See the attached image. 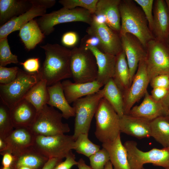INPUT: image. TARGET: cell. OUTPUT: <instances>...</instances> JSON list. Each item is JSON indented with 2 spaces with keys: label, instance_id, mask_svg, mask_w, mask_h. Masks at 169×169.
Returning <instances> with one entry per match:
<instances>
[{
  "label": "cell",
  "instance_id": "obj_1",
  "mask_svg": "<svg viewBox=\"0 0 169 169\" xmlns=\"http://www.w3.org/2000/svg\"><path fill=\"white\" fill-rule=\"evenodd\" d=\"M45 58L38 73L40 79L45 80L48 86L71 77L70 69L71 50L58 44L41 46Z\"/></svg>",
  "mask_w": 169,
  "mask_h": 169
},
{
  "label": "cell",
  "instance_id": "obj_2",
  "mask_svg": "<svg viewBox=\"0 0 169 169\" xmlns=\"http://www.w3.org/2000/svg\"><path fill=\"white\" fill-rule=\"evenodd\" d=\"M119 8L121 17L119 35L133 34L146 49L148 42L155 38L141 8L134 0H123Z\"/></svg>",
  "mask_w": 169,
  "mask_h": 169
},
{
  "label": "cell",
  "instance_id": "obj_3",
  "mask_svg": "<svg viewBox=\"0 0 169 169\" xmlns=\"http://www.w3.org/2000/svg\"><path fill=\"white\" fill-rule=\"evenodd\" d=\"M95 115V134L102 143L112 141L120 135V117L105 98L100 100Z\"/></svg>",
  "mask_w": 169,
  "mask_h": 169
},
{
  "label": "cell",
  "instance_id": "obj_4",
  "mask_svg": "<svg viewBox=\"0 0 169 169\" xmlns=\"http://www.w3.org/2000/svg\"><path fill=\"white\" fill-rule=\"evenodd\" d=\"M70 69L74 82L84 83L96 80L98 68L95 56L89 49L75 47L71 50Z\"/></svg>",
  "mask_w": 169,
  "mask_h": 169
},
{
  "label": "cell",
  "instance_id": "obj_5",
  "mask_svg": "<svg viewBox=\"0 0 169 169\" xmlns=\"http://www.w3.org/2000/svg\"><path fill=\"white\" fill-rule=\"evenodd\" d=\"M104 93L103 88L96 93L79 99L73 103L75 118L73 136L75 140L81 134H88L92 118Z\"/></svg>",
  "mask_w": 169,
  "mask_h": 169
},
{
  "label": "cell",
  "instance_id": "obj_6",
  "mask_svg": "<svg viewBox=\"0 0 169 169\" xmlns=\"http://www.w3.org/2000/svg\"><path fill=\"white\" fill-rule=\"evenodd\" d=\"M40 80L38 73H29L19 68L13 81L7 84H0V100L10 109L24 99Z\"/></svg>",
  "mask_w": 169,
  "mask_h": 169
},
{
  "label": "cell",
  "instance_id": "obj_7",
  "mask_svg": "<svg viewBox=\"0 0 169 169\" xmlns=\"http://www.w3.org/2000/svg\"><path fill=\"white\" fill-rule=\"evenodd\" d=\"M62 113L54 107L45 105L38 111L36 118L29 127L35 135L54 136L70 131L69 125L62 121Z\"/></svg>",
  "mask_w": 169,
  "mask_h": 169
},
{
  "label": "cell",
  "instance_id": "obj_8",
  "mask_svg": "<svg viewBox=\"0 0 169 169\" xmlns=\"http://www.w3.org/2000/svg\"><path fill=\"white\" fill-rule=\"evenodd\" d=\"M93 20L92 14L87 10L80 7L73 9L62 8L49 13H46L37 20L43 33L48 35L54 30V26L61 23L81 22L90 25Z\"/></svg>",
  "mask_w": 169,
  "mask_h": 169
},
{
  "label": "cell",
  "instance_id": "obj_9",
  "mask_svg": "<svg viewBox=\"0 0 169 169\" xmlns=\"http://www.w3.org/2000/svg\"><path fill=\"white\" fill-rule=\"evenodd\" d=\"M75 141L73 135H35L33 147L48 158L62 160L74 150Z\"/></svg>",
  "mask_w": 169,
  "mask_h": 169
},
{
  "label": "cell",
  "instance_id": "obj_10",
  "mask_svg": "<svg viewBox=\"0 0 169 169\" xmlns=\"http://www.w3.org/2000/svg\"><path fill=\"white\" fill-rule=\"evenodd\" d=\"M124 145L127 152L131 169H142L144 165L148 163L169 169V150L167 147L154 148L143 151L138 148L137 143L134 141H126Z\"/></svg>",
  "mask_w": 169,
  "mask_h": 169
},
{
  "label": "cell",
  "instance_id": "obj_11",
  "mask_svg": "<svg viewBox=\"0 0 169 169\" xmlns=\"http://www.w3.org/2000/svg\"><path fill=\"white\" fill-rule=\"evenodd\" d=\"M146 62L150 81L160 74H169V51L165 43L155 39L149 41L146 47Z\"/></svg>",
  "mask_w": 169,
  "mask_h": 169
},
{
  "label": "cell",
  "instance_id": "obj_12",
  "mask_svg": "<svg viewBox=\"0 0 169 169\" xmlns=\"http://www.w3.org/2000/svg\"><path fill=\"white\" fill-rule=\"evenodd\" d=\"M150 82L146 58L140 61L131 85L123 94L124 115H129L134 105L144 95Z\"/></svg>",
  "mask_w": 169,
  "mask_h": 169
},
{
  "label": "cell",
  "instance_id": "obj_13",
  "mask_svg": "<svg viewBox=\"0 0 169 169\" xmlns=\"http://www.w3.org/2000/svg\"><path fill=\"white\" fill-rule=\"evenodd\" d=\"M86 32L98 38L100 42L99 49L101 51L116 56L123 50L119 34L105 23L98 22L93 18Z\"/></svg>",
  "mask_w": 169,
  "mask_h": 169
},
{
  "label": "cell",
  "instance_id": "obj_14",
  "mask_svg": "<svg viewBox=\"0 0 169 169\" xmlns=\"http://www.w3.org/2000/svg\"><path fill=\"white\" fill-rule=\"evenodd\" d=\"M120 36L122 50L129 68L131 84L140 61L146 57V49L139 39L131 34L127 33Z\"/></svg>",
  "mask_w": 169,
  "mask_h": 169
},
{
  "label": "cell",
  "instance_id": "obj_15",
  "mask_svg": "<svg viewBox=\"0 0 169 169\" xmlns=\"http://www.w3.org/2000/svg\"><path fill=\"white\" fill-rule=\"evenodd\" d=\"M35 135L29 127L14 128L3 140L6 144V148L3 155L6 152L16 156L32 146Z\"/></svg>",
  "mask_w": 169,
  "mask_h": 169
},
{
  "label": "cell",
  "instance_id": "obj_16",
  "mask_svg": "<svg viewBox=\"0 0 169 169\" xmlns=\"http://www.w3.org/2000/svg\"><path fill=\"white\" fill-rule=\"evenodd\" d=\"M129 115L151 121L159 117L169 116V110L161 101L154 100L147 90L142 102L139 105L133 106Z\"/></svg>",
  "mask_w": 169,
  "mask_h": 169
},
{
  "label": "cell",
  "instance_id": "obj_17",
  "mask_svg": "<svg viewBox=\"0 0 169 169\" xmlns=\"http://www.w3.org/2000/svg\"><path fill=\"white\" fill-rule=\"evenodd\" d=\"M152 33L155 39L164 43L169 36V14L164 0L154 1Z\"/></svg>",
  "mask_w": 169,
  "mask_h": 169
},
{
  "label": "cell",
  "instance_id": "obj_18",
  "mask_svg": "<svg viewBox=\"0 0 169 169\" xmlns=\"http://www.w3.org/2000/svg\"><path fill=\"white\" fill-rule=\"evenodd\" d=\"M85 49L90 50L95 56L98 68V75L96 80L104 85L113 77L116 56L104 53L94 47L89 46Z\"/></svg>",
  "mask_w": 169,
  "mask_h": 169
},
{
  "label": "cell",
  "instance_id": "obj_19",
  "mask_svg": "<svg viewBox=\"0 0 169 169\" xmlns=\"http://www.w3.org/2000/svg\"><path fill=\"white\" fill-rule=\"evenodd\" d=\"M150 121L129 115H124L120 118V132L139 139L150 137Z\"/></svg>",
  "mask_w": 169,
  "mask_h": 169
},
{
  "label": "cell",
  "instance_id": "obj_20",
  "mask_svg": "<svg viewBox=\"0 0 169 169\" xmlns=\"http://www.w3.org/2000/svg\"><path fill=\"white\" fill-rule=\"evenodd\" d=\"M61 84L65 97L69 104L83 97L96 93L103 86L96 80L76 83L66 80L61 82Z\"/></svg>",
  "mask_w": 169,
  "mask_h": 169
},
{
  "label": "cell",
  "instance_id": "obj_21",
  "mask_svg": "<svg viewBox=\"0 0 169 169\" xmlns=\"http://www.w3.org/2000/svg\"><path fill=\"white\" fill-rule=\"evenodd\" d=\"M10 111L14 129L29 128L34 121L38 112L35 108L24 99L10 108Z\"/></svg>",
  "mask_w": 169,
  "mask_h": 169
},
{
  "label": "cell",
  "instance_id": "obj_22",
  "mask_svg": "<svg viewBox=\"0 0 169 169\" xmlns=\"http://www.w3.org/2000/svg\"><path fill=\"white\" fill-rule=\"evenodd\" d=\"M32 8L25 13L15 17L0 27V39L7 37L13 32L19 30L29 21L37 17L45 14L47 8L32 4Z\"/></svg>",
  "mask_w": 169,
  "mask_h": 169
},
{
  "label": "cell",
  "instance_id": "obj_23",
  "mask_svg": "<svg viewBox=\"0 0 169 169\" xmlns=\"http://www.w3.org/2000/svg\"><path fill=\"white\" fill-rule=\"evenodd\" d=\"M121 0H98L95 14L105 16L106 24L119 34L121 29V17L119 6Z\"/></svg>",
  "mask_w": 169,
  "mask_h": 169
},
{
  "label": "cell",
  "instance_id": "obj_24",
  "mask_svg": "<svg viewBox=\"0 0 169 169\" xmlns=\"http://www.w3.org/2000/svg\"><path fill=\"white\" fill-rule=\"evenodd\" d=\"M47 88L49 95L47 105L60 110L63 118L65 119L75 116V110L73 106L70 105L66 99L61 82L48 86Z\"/></svg>",
  "mask_w": 169,
  "mask_h": 169
},
{
  "label": "cell",
  "instance_id": "obj_25",
  "mask_svg": "<svg viewBox=\"0 0 169 169\" xmlns=\"http://www.w3.org/2000/svg\"><path fill=\"white\" fill-rule=\"evenodd\" d=\"M102 146L108 152L114 169H131L127 152L122 143L120 135L112 141L102 143Z\"/></svg>",
  "mask_w": 169,
  "mask_h": 169
},
{
  "label": "cell",
  "instance_id": "obj_26",
  "mask_svg": "<svg viewBox=\"0 0 169 169\" xmlns=\"http://www.w3.org/2000/svg\"><path fill=\"white\" fill-rule=\"evenodd\" d=\"M32 6L30 0H0L1 26L27 12Z\"/></svg>",
  "mask_w": 169,
  "mask_h": 169
},
{
  "label": "cell",
  "instance_id": "obj_27",
  "mask_svg": "<svg viewBox=\"0 0 169 169\" xmlns=\"http://www.w3.org/2000/svg\"><path fill=\"white\" fill-rule=\"evenodd\" d=\"M14 162L11 168L18 169L26 166L32 169H41L49 158L31 146L17 156H15Z\"/></svg>",
  "mask_w": 169,
  "mask_h": 169
},
{
  "label": "cell",
  "instance_id": "obj_28",
  "mask_svg": "<svg viewBox=\"0 0 169 169\" xmlns=\"http://www.w3.org/2000/svg\"><path fill=\"white\" fill-rule=\"evenodd\" d=\"M112 79L123 94L131 84L129 68L123 50L116 55L115 72Z\"/></svg>",
  "mask_w": 169,
  "mask_h": 169
},
{
  "label": "cell",
  "instance_id": "obj_29",
  "mask_svg": "<svg viewBox=\"0 0 169 169\" xmlns=\"http://www.w3.org/2000/svg\"><path fill=\"white\" fill-rule=\"evenodd\" d=\"M19 36L28 50L35 48L44 38L37 21L32 19L23 25L19 30Z\"/></svg>",
  "mask_w": 169,
  "mask_h": 169
},
{
  "label": "cell",
  "instance_id": "obj_30",
  "mask_svg": "<svg viewBox=\"0 0 169 169\" xmlns=\"http://www.w3.org/2000/svg\"><path fill=\"white\" fill-rule=\"evenodd\" d=\"M46 81L40 80L28 91L24 99L31 103L37 111L47 104L49 95Z\"/></svg>",
  "mask_w": 169,
  "mask_h": 169
},
{
  "label": "cell",
  "instance_id": "obj_31",
  "mask_svg": "<svg viewBox=\"0 0 169 169\" xmlns=\"http://www.w3.org/2000/svg\"><path fill=\"white\" fill-rule=\"evenodd\" d=\"M105 98L120 117L124 114L123 94L113 79H110L104 85Z\"/></svg>",
  "mask_w": 169,
  "mask_h": 169
},
{
  "label": "cell",
  "instance_id": "obj_32",
  "mask_svg": "<svg viewBox=\"0 0 169 169\" xmlns=\"http://www.w3.org/2000/svg\"><path fill=\"white\" fill-rule=\"evenodd\" d=\"M151 136L164 148L169 145V116L157 117L150 121Z\"/></svg>",
  "mask_w": 169,
  "mask_h": 169
},
{
  "label": "cell",
  "instance_id": "obj_33",
  "mask_svg": "<svg viewBox=\"0 0 169 169\" xmlns=\"http://www.w3.org/2000/svg\"><path fill=\"white\" fill-rule=\"evenodd\" d=\"M88 135L82 133L78 136L75 140L74 150L78 153L89 157L100 150V146L91 142Z\"/></svg>",
  "mask_w": 169,
  "mask_h": 169
},
{
  "label": "cell",
  "instance_id": "obj_34",
  "mask_svg": "<svg viewBox=\"0 0 169 169\" xmlns=\"http://www.w3.org/2000/svg\"><path fill=\"white\" fill-rule=\"evenodd\" d=\"M0 100V138L4 140L14 128L11 119L10 109Z\"/></svg>",
  "mask_w": 169,
  "mask_h": 169
},
{
  "label": "cell",
  "instance_id": "obj_35",
  "mask_svg": "<svg viewBox=\"0 0 169 169\" xmlns=\"http://www.w3.org/2000/svg\"><path fill=\"white\" fill-rule=\"evenodd\" d=\"M98 0H60L59 2L63 7L73 9L79 7L88 10L92 14L95 13Z\"/></svg>",
  "mask_w": 169,
  "mask_h": 169
},
{
  "label": "cell",
  "instance_id": "obj_36",
  "mask_svg": "<svg viewBox=\"0 0 169 169\" xmlns=\"http://www.w3.org/2000/svg\"><path fill=\"white\" fill-rule=\"evenodd\" d=\"M19 63L18 56L10 50L7 37L0 39V66L5 67L11 63Z\"/></svg>",
  "mask_w": 169,
  "mask_h": 169
},
{
  "label": "cell",
  "instance_id": "obj_37",
  "mask_svg": "<svg viewBox=\"0 0 169 169\" xmlns=\"http://www.w3.org/2000/svg\"><path fill=\"white\" fill-rule=\"evenodd\" d=\"M89 158L90 166L93 169H104L106 164L110 161L108 152L103 147Z\"/></svg>",
  "mask_w": 169,
  "mask_h": 169
},
{
  "label": "cell",
  "instance_id": "obj_38",
  "mask_svg": "<svg viewBox=\"0 0 169 169\" xmlns=\"http://www.w3.org/2000/svg\"><path fill=\"white\" fill-rule=\"evenodd\" d=\"M142 10L152 33L153 26V8L154 0H134Z\"/></svg>",
  "mask_w": 169,
  "mask_h": 169
},
{
  "label": "cell",
  "instance_id": "obj_39",
  "mask_svg": "<svg viewBox=\"0 0 169 169\" xmlns=\"http://www.w3.org/2000/svg\"><path fill=\"white\" fill-rule=\"evenodd\" d=\"M19 68L17 67L7 68L0 66V84H7L16 78Z\"/></svg>",
  "mask_w": 169,
  "mask_h": 169
},
{
  "label": "cell",
  "instance_id": "obj_40",
  "mask_svg": "<svg viewBox=\"0 0 169 169\" xmlns=\"http://www.w3.org/2000/svg\"><path fill=\"white\" fill-rule=\"evenodd\" d=\"M19 64L23 66L25 71L30 73H38L40 69L38 58L28 59Z\"/></svg>",
  "mask_w": 169,
  "mask_h": 169
},
{
  "label": "cell",
  "instance_id": "obj_41",
  "mask_svg": "<svg viewBox=\"0 0 169 169\" xmlns=\"http://www.w3.org/2000/svg\"><path fill=\"white\" fill-rule=\"evenodd\" d=\"M150 83L153 88L161 87L168 89L169 88V74H162L153 78Z\"/></svg>",
  "mask_w": 169,
  "mask_h": 169
},
{
  "label": "cell",
  "instance_id": "obj_42",
  "mask_svg": "<svg viewBox=\"0 0 169 169\" xmlns=\"http://www.w3.org/2000/svg\"><path fill=\"white\" fill-rule=\"evenodd\" d=\"M79 37L77 34L74 31H69L64 33L61 38V42L64 46L72 47L77 43Z\"/></svg>",
  "mask_w": 169,
  "mask_h": 169
},
{
  "label": "cell",
  "instance_id": "obj_43",
  "mask_svg": "<svg viewBox=\"0 0 169 169\" xmlns=\"http://www.w3.org/2000/svg\"><path fill=\"white\" fill-rule=\"evenodd\" d=\"M64 161L59 163L54 169H70L74 166L78 164V161L75 160L74 154L71 151L66 157Z\"/></svg>",
  "mask_w": 169,
  "mask_h": 169
},
{
  "label": "cell",
  "instance_id": "obj_44",
  "mask_svg": "<svg viewBox=\"0 0 169 169\" xmlns=\"http://www.w3.org/2000/svg\"><path fill=\"white\" fill-rule=\"evenodd\" d=\"M89 46L95 47L99 49V40L95 36L87 34L81 39L80 47L85 48Z\"/></svg>",
  "mask_w": 169,
  "mask_h": 169
},
{
  "label": "cell",
  "instance_id": "obj_45",
  "mask_svg": "<svg viewBox=\"0 0 169 169\" xmlns=\"http://www.w3.org/2000/svg\"><path fill=\"white\" fill-rule=\"evenodd\" d=\"M168 91V89L161 87H155L153 88L150 95L154 100L160 101L166 96Z\"/></svg>",
  "mask_w": 169,
  "mask_h": 169
},
{
  "label": "cell",
  "instance_id": "obj_46",
  "mask_svg": "<svg viewBox=\"0 0 169 169\" xmlns=\"http://www.w3.org/2000/svg\"><path fill=\"white\" fill-rule=\"evenodd\" d=\"M2 163L3 167H11L15 160V157L11 153L6 152L3 155Z\"/></svg>",
  "mask_w": 169,
  "mask_h": 169
},
{
  "label": "cell",
  "instance_id": "obj_47",
  "mask_svg": "<svg viewBox=\"0 0 169 169\" xmlns=\"http://www.w3.org/2000/svg\"><path fill=\"white\" fill-rule=\"evenodd\" d=\"M32 4L44 7L47 9L52 7L55 3V0H30Z\"/></svg>",
  "mask_w": 169,
  "mask_h": 169
},
{
  "label": "cell",
  "instance_id": "obj_48",
  "mask_svg": "<svg viewBox=\"0 0 169 169\" xmlns=\"http://www.w3.org/2000/svg\"><path fill=\"white\" fill-rule=\"evenodd\" d=\"M62 160L56 158H49L43 166L41 169H54Z\"/></svg>",
  "mask_w": 169,
  "mask_h": 169
},
{
  "label": "cell",
  "instance_id": "obj_49",
  "mask_svg": "<svg viewBox=\"0 0 169 169\" xmlns=\"http://www.w3.org/2000/svg\"><path fill=\"white\" fill-rule=\"evenodd\" d=\"M78 162L77 166L78 169H93L86 164L85 161L82 158L80 159Z\"/></svg>",
  "mask_w": 169,
  "mask_h": 169
},
{
  "label": "cell",
  "instance_id": "obj_50",
  "mask_svg": "<svg viewBox=\"0 0 169 169\" xmlns=\"http://www.w3.org/2000/svg\"><path fill=\"white\" fill-rule=\"evenodd\" d=\"M161 101L163 105L169 110V88L167 95Z\"/></svg>",
  "mask_w": 169,
  "mask_h": 169
},
{
  "label": "cell",
  "instance_id": "obj_51",
  "mask_svg": "<svg viewBox=\"0 0 169 169\" xmlns=\"http://www.w3.org/2000/svg\"><path fill=\"white\" fill-rule=\"evenodd\" d=\"M6 148V144L5 141L0 138V153L4 151Z\"/></svg>",
  "mask_w": 169,
  "mask_h": 169
},
{
  "label": "cell",
  "instance_id": "obj_52",
  "mask_svg": "<svg viewBox=\"0 0 169 169\" xmlns=\"http://www.w3.org/2000/svg\"><path fill=\"white\" fill-rule=\"evenodd\" d=\"M104 169H114L113 166L110 161L106 164Z\"/></svg>",
  "mask_w": 169,
  "mask_h": 169
},
{
  "label": "cell",
  "instance_id": "obj_53",
  "mask_svg": "<svg viewBox=\"0 0 169 169\" xmlns=\"http://www.w3.org/2000/svg\"><path fill=\"white\" fill-rule=\"evenodd\" d=\"M165 1L166 5L169 14V0H165Z\"/></svg>",
  "mask_w": 169,
  "mask_h": 169
},
{
  "label": "cell",
  "instance_id": "obj_54",
  "mask_svg": "<svg viewBox=\"0 0 169 169\" xmlns=\"http://www.w3.org/2000/svg\"><path fill=\"white\" fill-rule=\"evenodd\" d=\"M166 44L169 51V36L166 41Z\"/></svg>",
  "mask_w": 169,
  "mask_h": 169
},
{
  "label": "cell",
  "instance_id": "obj_55",
  "mask_svg": "<svg viewBox=\"0 0 169 169\" xmlns=\"http://www.w3.org/2000/svg\"><path fill=\"white\" fill-rule=\"evenodd\" d=\"M18 169H32L30 168L26 167V166H22L19 167Z\"/></svg>",
  "mask_w": 169,
  "mask_h": 169
},
{
  "label": "cell",
  "instance_id": "obj_56",
  "mask_svg": "<svg viewBox=\"0 0 169 169\" xmlns=\"http://www.w3.org/2000/svg\"><path fill=\"white\" fill-rule=\"evenodd\" d=\"M1 169H12V168L11 167H3Z\"/></svg>",
  "mask_w": 169,
  "mask_h": 169
},
{
  "label": "cell",
  "instance_id": "obj_57",
  "mask_svg": "<svg viewBox=\"0 0 169 169\" xmlns=\"http://www.w3.org/2000/svg\"><path fill=\"white\" fill-rule=\"evenodd\" d=\"M167 148L169 150V145L168 146Z\"/></svg>",
  "mask_w": 169,
  "mask_h": 169
},
{
  "label": "cell",
  "instance_id": "obj_58",
  "mask_svg": "<svg viewBox=\"0 0 169 169\" xmlns=\"http://www.w3.org/2000/svg\"><path fill=\"white\" fill-rule=\"evenodd\" d=\"M142 169H144V168H143Z\"/></svg>",
  "mask_w": 169,
  "mask_h": 169
},
{
  "label": "cell",
  "instance_id": "obj_59",
  "mask_svg": "<svg viewBox=\"0 0 169 169\" xmlns=\"http://www.w3.org/2000/svg\"></svg>",
  "mask_w": 169,
  "mask_h": 169
}]
</instances>
